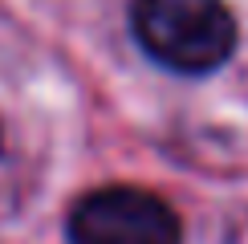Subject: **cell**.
I'll list each match as a JSON object with an SVG mask.
<instances>
[{
  "instance_id": "obj_1",
  "label": "cell",
  "mask_w": 248,
  "mask_h": 244,
  "mask_svg": "<svg viewBox=\"0 0 248 244\" xmlns=\"http://www.w3.org/2000/svg\"><path fill=\"white\" fill-rule=\"evenodd\" d=\"M134 37L175 74H212L236 49V20L224 0H134Z\"/></svg>"
},
{
  "instance_id": "obj_2",
  "label": "cell",
  "mask_w": 248,
  "mask_h": 244,
  "mask_svg": "<svg viewBox=\"0 0 248 244\" xmlns=\"http://www.w3.org/2000/svg\"><path fill=\"white\" fill-rule=\"evenodd\" d=\"M74 244H179V216L142 187H98L69 212Z\"/></svg>"
}]
</instances>
